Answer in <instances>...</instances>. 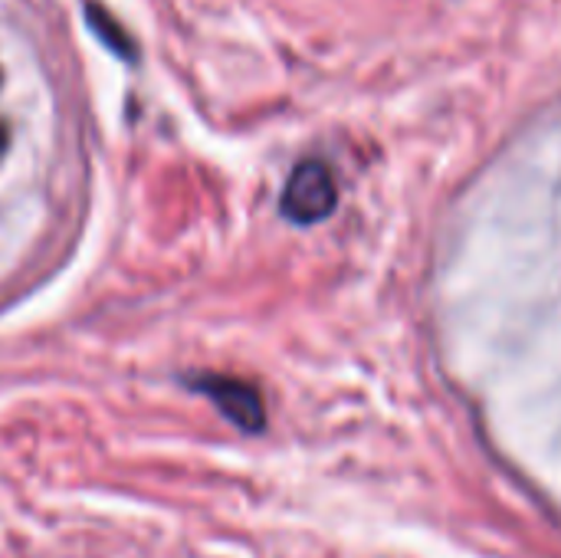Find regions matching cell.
Segmentation results:
<instances>
[{
  "label": "cell",
  "mask_w": 561,
  "mask_h": 558,
  "mask_svg": "<svg viewBox=\"0 0 561 558\" xmlns=\"http://www.w3.org/2000/svg\"><path fill=\"white\" fill-rule=\"evenodd\" d=\"M89 10V26L99 33V39L108 46V49H115L118 56H125V59H131L135 56V46H131V39H128V33L112 20V13H105V10H99L95 3H89L85 7Z\"/></svg>",
  "instance_id": "3957f363"
},
{
  "label": "cell",
  "mask_w": 561,
  "mask_h": 558,
  "mask_svg": "<svg viewBox=\"0 0 561 558\" xmlns=\"http://www.w3.org/2000/svg\"><path fill=\"white\" fill-rule=\"evenodd\" d=\"M191 391L204 395L237 431L243 434H260L266 428V405H263V395L250 385V382H240V378H230V375H214V372H201V375H191L184 382Z\"/></svg>",
  "instance_id": "7a4b0ae2"
},
{
  "label": "cell",
  "mask_w": 561,
  "mask_h": 558,
  "mask_svg": "<svg viewBox=\"0 0 561 558\" xmlns=\"http://www.w3.org/2000/svg\"><path fill=\"white\" fill-rule=\"evenodd\" d=\"M335 204H339V187L322 161H299L279 197L283 217L302 227L325 220L335 210Z\"/></svg>",
  "instance_id": "6da1fadb"
},
{
  "label": "cell",
  "mask_w": 561,
  "mask_h": 558,
  "mask_svg": "<svg viewBox=\"0 0 561 558\" xmlns=\"http://www.w3.org/2000/svg\"><path fill=\"white\" fill-rule=\"evenodd\" d=\"M0 148H3V132H0Z\"/></svg>",
  "instance_id": "277c9868"
}]
</instances>
